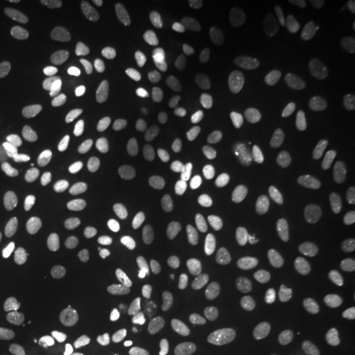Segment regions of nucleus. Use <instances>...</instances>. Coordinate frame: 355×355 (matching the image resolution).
Masks as SVG:
<instances>
[{
    "label": "nucleus",
    "mask_w": 355,
    "mask_h": 355,
    "mask_svg": "<svg viewBox=\"0 0 355 355\" xmlns=\"http://www.w3.org/2000/svg\"><path fill=\"white\" fill-rule=\"evenodd\" d=\"M254 184L270 201L316 211L343 207L355 194V175L349 162L329 141L306 132L279 135L257 155Z\"/></svg>",
    "instance_id": "f257e3e1"
},
{
    "label": "nucleus",
    "mask_w": 355,
    "mask_h": 355,
    "mask_svg": "<svg viewBox=\"0 0 355 355\" xmlns=\"http://www.w3.org/2000/svg\"><path fill=\"white\" fill-rule=\"evenodd\" d=\"M24 66L56 96L102 115H132L141 109L139 86L122 69L79 46L60 40H26Z\"/></svg>",
    "instance_id": "f03ea898"
},
{
    "label": "nucleus",
    "mask_w": 355,
    "mask_h": 355,
    "mask_svg": "<svg viewBox=\"0 0 355 355\" xmlns=\"http://www.w3.org/2000/svg\"><path fill=\"white\" fill-rule=\"evenodd\" d=\"M343 286V257L329 250H296L260 270L254 279V309L277 326H296L319 316Z\"/></svg>",
    "instance_id": "7ed1b4c3"
},
{
    "label": "nucleus",
    "mask_w": 355,
    "mask_h": 355,
    "mask_svg": "<svg viewBox=\"0 0 355 355\" xmlns=\"http://www.w3.org/2000/svg\"><path fill=\"white\" fill-rule=\"evenodd\" d=\"M53 168L60 181L89 198H128L145 178L139 155L92 128H76L56 141Z\"/></svg>",
    "instance_id": "20e7f679"
},
{
    "label": "nucleus",
    "mask_w": 355,
    "mask_h": 355,
    "mask_svg": "<svg viewBox=\"0 0 355 355\" xmlns=\"http://www.w3.org/2000/svg\"><path fill=\"white\" fill-rule=\"evenodd\" d=\"M201 13L214 24L234 26L250 43L296 40L309 30V7L296 0H207Z\"/></svg>",
    "instance_id": "39448f33"
},
{
    "label": "nucleus",
    "mask_w": 355,
    "mask_h": 355,
    "mask_svg": "<svg viewBox=\"0 0 355 355\" xmlns=\"http://www.w3.org/2000/svg\"><path fill=\"white\" fill-rule=\"evenodd\" d=\"M53 319L40 306H17L0 316V355H50Z\"/></svg>",
    "instance_id": "423d86ee"
},
{
    "label": "nucleus",
    "mask_w": 355,
    "mask_h": 355,
    "mask_svg": "<svg viewBox=\"0 0 355 355\" xmlns=\"http://www.w3.org/2000/svg\"><path fill=\"white\" fill-rule=\"evenodd\" d=\"M217 355H290V345L273 332H234L217 345Z\"/></svg>",
    "instance_id": "0eeeda50"
},
{
    "label": "nucleus",
    "mask_w": 355,
    "mask_h": 355,
    "mask_svg": "<svg viewBox=\"0 0 355 355\" xmlns=\"http://www.w3.org/2000/svg\"><path fill=\"white\" fill-rule=\"evenodd\" d=\"M43 7L56 13H92L99 10V0H46Z\"/></svg>",
    "instance_id": "6e6552de"
},
{
    "label": "nucleus",
    "mask_w": 355,
    "mask_h": 355,
    "mask_svg": "<svg viewBox=\"0 0 355 355\" xmlns=\"http://www.w3.org/2000/svg\"><path fill=\"white\" fill-rule=\"evenodd\" d=\"M339 355H355V336H349V339L339 345Z\"/></svg>",
    "instance_id": "1a4fd4ad"
}]
</instances>
